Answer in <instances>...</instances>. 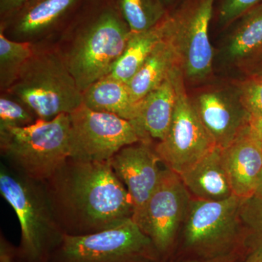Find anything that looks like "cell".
I'll return each instance as SVG.
<instances>
[{
	"instance_id": "obj_1",
	"label": "cell",
	"mask_w": 262,
	"mask_h": 262,
	"mask_svg": "<svg viewBox=\"0 0 262 262\" xmlns=\"http://www.w3.org/2000/svg\"><path fill=\"white\" fill-rule=\"evenodd\" d=\"M46 184L55 216L65 234L95 233L134 215L130 194L110 160L69 158Z\"/></svg>"
},
{
	"instance_id": "obj_2",
	"label": "cell",
	"mask_w": 262,
	"mask_h": 262,
	"mask_svg": "<svg viewBox=\"0 0 262 262\" xmlns=\"http://www.w3.org/2000/svg\"><path fill=\"white\" fill-rule=\"evenodd\" d=\"M66 29L74 39L61 53L82 92L111 73L132 34L115 0H85Z\"/></svg>"
},
{
	"instance_id": "obj_3",
	"label": "cell",
	"mask_w": 262,
	"mask_h": 262,
	"mask_svg": "<svg viewBox=\"0 0 262 262\" xmlns=\"http://www.w3.org/2000/svg\"><path fill=\"white\" fill-rule=\"evenodd\" d=\"M0 193L20 223L21 236L15 257L23 262H49L64 232L55 216L46 182L1 164Z\"/></svg>"
},
{
	"instance_id": "obj_4",
	"label": "cell",
	"mask_w": 262,
	"mask_h": 262,
	"mask_svg": "<svg viewBox=\"0 0 262 262\" xmlns=\"http://www.w3.org/2000/svg\"><path fill=\"white\" fill-rule=\"evenodd\" d=\"M32 111L37 119L51 120L73 113L83 104V93L67 68L61 52L38 50L24 66L7 91Z\"/></svg>"
},
{
	"instance_id": "obj_5",
	"label": "cell",
	"mask_w": 262,
	"mask_h": 262,
	"mask_svg": "<svg viewBox=\"0 0 262 262\" xmlns=\"http://www.w3.org/2000/svg\"><path fill=\"white\" fill-rule=\"evenodd\" d=\"M70 131L69 114L1 131L2 156L19 173L46 182L70 158Z\"/></svg>"
},
{
	"instance_id": "obj_6",
	"label": "cell",
	"mask_w": 262,
	"mask_h": 262,
	"mask_svg": "<svg viewBox=\"0 0 262 262\" xmlns=\"http://www.w3.org/2000/svg\"><path fill=\"white\" fill-rule=\"evenodd\" d=\"M151 239L132 218L83 235L63 234L49 262H159Z\"/></svg>"
},
{
	"instance_id": "obj_7",
	"label": "cell",
	"mask_w": 262,
	"mask_h": 262,
	"mask_svg": "<svg viewBox=\"0 0 262 262\" xmlns=\"http://www.w3.org/2000/svg\"><path fill=\"white\" fill-rule=\"evenodd\" d=\"M243 198L233 195L218 201L192 198L183 225V246L199 258L235 253L242 244L239 210Z\"/></svg>"
},
{
	"instance_id": "obj_8",
	"label": "cell",
	"mask_w": 262,
	"mask_h": 262,
	"mask_svg": "<svg viewBox=\"0 0 262 262\" xmlns=\"http://www.w3.org/2000/svg\"><path fill=\"white\" fill-rule=\"evenodd\" d=\"M215 0H182L168 14L167 37L173 45L179 66L189 80L211 73L213 51L209 29Z\"/></svg>"
},
{
	"instance_id": "obj_9",
	"label": "cell",
	"mask_w": 262,
	"mask_h": 262,
	"mask_svg": "<svg viewBox=\"0 0 262 262\" xmlns=\"http://www.w3.org/2000/svg\"><path fill=\"white\" fill-rule=\"evenodd\" d=\"M184 76L179 66L170 73L177 94L173 118L166 136L155 146L161 163L178 175L215 147L214 141L198 116L194 103L188 97Z\"/></svg>"
},
{
	"instance_id": "obj_10",
	"label": "cell",
	"mask_w": 262,
	"mask_h": 262,
	"mask_svg": "<svg viewBox=\"0 0 262 262\" xmlns=\"http://www.w3.org/2000/svg\"><path fill=\"white\" fill-rule=\"evenodd\" d=\"M70 119L71 159L108 161L122 148L141 141L128 120L84 104L70 114Z\"/></svg>"
},
{
	"instance_id": "obj_11",
	"label": "cell",
	"mask_w": 262,
	"mask_h": 262,
	"mask_svg": "<svg viewBox=\"0 0 262 262\" xmlns=\"http://www.w3.org/2000/svg\"><path fill=\"white\" fill-rule=\"evenodd\" d=\"M191 201L192 196L179 175L165 167L145 206L133 216L160 256L171 251Z\"/></svg>"
},
{
	"instance_id": "obj_12",
	"label": "cell",
	"mask_w": 262,
	"mask_h": 262,
	"mask_svg": "<svg viewBox=\"0 0 262 262\" xmlns=\"http://www.w3.org/2000/svg\"><path fill=\"white\" fill-rule=\"evenodd\" d=\"M85 0H27L0 27L9 39L32 42L67 28Z\"/></svg>"
},
{
	"instance_id": "obj_13",
	"label": "cell",
	"mask_w": 262,
	"mask_h": 262,
	"mask_svg": "<svg viewBox=\"0 0 262 262\" xmlns=\"http://www.w3.org/2000/svg\"><path fill=\"white\" fill-rule=\"evenodd\" d=\"M160 163L155 147L144 141L125 146L110 160L114 172L130 194L134 215L144 208L158 187L163 170Z\"/></svg>"
},
{
	"instance_id": "obj_14",
	"label": "cell",
	"mask_w": 262,
	"mask_h": 262,
	"mask_svg": "<svg viewBox=\"0 0 262 262\" xmlns=\"http://www.w3.org/2000/svg\"><path fill=\"white\" fill-rule=\"evenodd\" d=\"M222 161L234 195L244 199L256 193L262 177V138L250 124L222 149Z\"/></svg>"
},
{
	"instance_id": "obj_15",
	"label": "cell",
	"mask_w": 262,
	"mask_h": 262,
	"mask_svg": "<svg viewBox=\"0 0 262 262\" xmlns=\"http://www.w3.org/2000/svg\"><path fill=\"white\" fill-rule=\"evenodd\" d=\"M194 105L215 146L221 149L227 147L249 124L250 117L239 101L234 103L220 92L201 94Z\"/></svg>"
},
{
	"instance_id": "obj_16",
	"label": "cell",
	"mask_w": 262,
	"mask_h": 262,
	"mask_svg": "<svg viewBox=\"0 0 262 262\" xmlns=\"http://www.w3.org/2000/svg\"><path fill=\"white\" fill-rule=\"evenodd\" d=\"M176 101L177 94L170 74L159 87L139 102L137 117L131 123L141 141L163 140L171 123Z\"/></svg>"
},
{
	"instance_id": "obj_17",
	"label": "cell",
	"mask_w": 262,
	"mask_h": 262,
	"mask_svg": "<svg viewBox=\"0 0 262 262\" xmlns=\"http://www.w3.org/2000/svg\"><path fill=\"white\" fill-rule=\"evenodd\" d=\"M179 177L194 199L218 201L233 195L218 146Z\"/></svg>"
},
{
	"instance_id": "obj_18",
	"label": "cell",
	"mask_w": 262,
	"mask_h": 262,
	"mask_svg": "<svg viewBox=\"0 0 262 262\" xmlns=\"http://www.w3.org/2000/svg\"><path fill=\"white\" fill-rule=\"evenodd\" d=\"M83 104L94 111L113 114L133 122L138 106L131 98L127 84L107 75L90 85L83 92Z\"/></svg>"
},
{
	"instance_id": "obj_19",
	"label": "cell",
	"mask_w": 262,
	"mask_h": 262,
	"mask_svg": "<svg viewBox=\"0 0 262 262\" xmlns=\"http://www.w3.org/2000/svg\"><path fill=\"white\" fill-rule=\"evenodd\" d=\"M177 66H179L178 57L173 45L166 36L127 83L133 101L139 103L150 92L159 87Z\"/></svg>"
},
{
	"instance_id": "obj_20",
	"label": "cell",
	"mask_w": 262,
	"mask_h": 262,
	"mask_svg": "<svg viewBox=\"0 0 262 262\" xmlns=\"http://www.w3.org/2000/svg\"><path fill=\"white\" fill-rule=\"evenodd\" d=\"M168 14L152 28L132 33L125 51L108 75L127 84L130 82L151 52L166 37Z\"/></svg>"
},
{
	"instance_id": "obj_21",
	"label": "cell",
	"mask_w": 262,
	"mask_h": 262,
	"mask_svg": "<svg viewBox=\"0 0 262 262\" xmlns=\"http://www.w3.org/2000/svg\"><path fill=\"white\" fill-rule=\"evenodd\" d=\"M227 53L232 59L254 56L262 49V3L234 20Z\"/></svg>"
},
{
	"instance_id": "obj_22",
	"label": "cell",
	"mask_w": 262,
	"mask_h": 262,
	"mask_svg": "<svg viewBox=\"0 0 262 262\" xmlns=\"http://www.w3.org/2000/svg\"><path fill=\"white\" fill-rule=\"evenodd\" d=\"M242 244L247 259L262 262V196L244 198L239 210Z\"/></svg>"
},
{
	"instance_id": "obj_23",
	"label": "cell",
	"mask_w": 262,
	"mask_h": 262,
	"mask_svg": "<svg viewBox=\"0 0 262 262\" xmlns=\"http://www.w3.org/2000/svg\"><path fill=\"white\" fill-rule=\"evenodd\" d=\"M32 42L16 41L0 27V89L5 93L18 79L24 66L34 53Z\"/></svg>"
},
{
	"instance_id": "obj_24",
	"label": "cell",
	"mask_w": 262,
	"mask_h": 262,
	"mask_svg": "<svg viewBox=\"0 0 262 262\" xmlns=\"http://www.w3.org/2000/svg\"><path fill=\"white\" fill-rule=\"evenodd\" d=\"M130 32L139 33L152 28L168 12L161 0H115Z\"/></svg>"
},
{
	"instance_id": "obj_25",
	"label": "cell",
	"mask_w": 262,
	"mask_h": 262,
	"mask_svg": "<svg viewBox=\"0 0 262 262\" xmlns=\"http://www.w3.org/2000/svg\"><path fill=\"white\" fill-rule=\"evenodd\" d=\"M38 120L37 116L27 106L8 94L0 97V132L28 126Z\"/></svg>"
},
{
	"instance_id": "obj_26",
	"label": "cell",
	"mask_w": 262,
	"mask_h": 262,
	"mask_svg": "<svg viewBox=\"0 0 262 262\" xmlns=\"http://www.w3.org/2000/svg\"><path fill=\"white\" fill-rule=\"evenodd\" d=\"M238 100L250 120L262 117V75H252L239 87Z\"/></svg>"
},
{
	"instance_id": "obj_27",
	"label": "cell",
	"mask_w": 262,
	"mask_h": 262,
	"mask_svg": "<svg viewBox=\"0 0 262 262\" xmlns=\"http://www.w3.org/2000/svg\"><path fill=\"white\" fill-rule=\"evenodd\" d=\"M261 3L262 0H215L213 20L222 27H227Z\"/></svg>"
},
{
	"instance_id": "obj_28",
	"label": "cell",
	"mask_w": 262,
	"mask_h": 262,
	"mask_svg": "<svg viewBox=\"0 0 262 262\" xmlns=\"http://www.w3.org/2000/svg\"><path fill=\"white\" fill-rule=\"evenodd\" d=\"M27 0H0V18L1 21L9 18Z\"/></svg>"
},
{
	"instance_id": "obj_29",
	"label": "cell",
	"mask_w": 262,
	"mask_h": 262,
	"mask_svg": "<svg viewBox=\"0 0 262 262\" xmlns=\"http://www.w3.org/2000/svg\"><path fill=\"white\" fill-rule=\"evenodd\" d=\"M0 262H15V249L3 237L0 243Z\"/></svg>"
},
{
	"instance_id": "obj_30",
	"label": "cell",
	"mask_w": 262,
	"mask_h": 262,
	"mask_svg": "<svg viewBox=\"0 0 262 262\" xmlns=\"http://www.w3.org/2000/svg\"><path fill=\"white\" fill-rule=\"evenodd\" d=\"M237 256L236 253H231L225 256L215 258H196L195 260H192L188 262H236Z\"/></svg>"
},
{
	"instance_id": "obj_31",
	"label": "cell",
	"mask_w": 262,
	"mask_h": 262,
	"mask_svg": "<svg viewBox=\"0 0 262 262\" xmlns=\"http://www.w3.org/2000/svg\"><path fill=\"white\" fill-rule=\"evenodd\" d=\"M251 128L260 137L262 138V117L254 120H249Z\"/></svg>"
},
{
	"instance_id": "obj_32",
	"label": "cell",
	"mask_w": 262,
	"mask_h": 262,
	"mask_svg": "<svg viewBox=\"0 0 262 262\" xmlns=\"http://www.w3.org/2000/svg\"><path fill=\"white\" fill-rule=\"evenodd\" d=\"M253 57L256 58L253 75H262V49Z\"/></svg>"
},
{
	"instance_id": "obj_33",
	"label": "cell",
	"mask_w": 262,
	"mask_h": 262,
	"mask_svg": "<svg viewBox=\"0 0 262 262\" xmlns=\"http://www.w3.org/2000/svg\"><path fill=\"white\" fill-rule=\"evenodd\" d=\"M161 2L167 11L170 13L182 3V0H161Z\"/></svg>"
},
{
	"instance_id": "obj_34",
	"label": "cell",
	"mask_w": 262,
	"mask_h": 262,
	"mask_svg": "<svg viewBox=\"0 0 262 262\" xmlns=\"http://www.w3.org/2000/svg\"><path fill=\"white\" fill-rule=\"evenodd\" d=\"M255 194L262 196V177L261 180H260L259 184H258L257 189H256V192L255 193Z\"/></svg>"
},
{
	"instance_id": "obj_35",
	"label": "cell",
	"mask_w": 262,
	"mask_h": 262,
	"mask_svg": "<svg viewBox=\"0 0 262 262\" xmlns=\"http://www.w3.org/2000/svg\"><path fill=\"white\" fill-rule=\"evenodd\" d=\"M244 262H255V261H251V260L247 259V258H245Z\"/></svg>"
}]
</instances>
